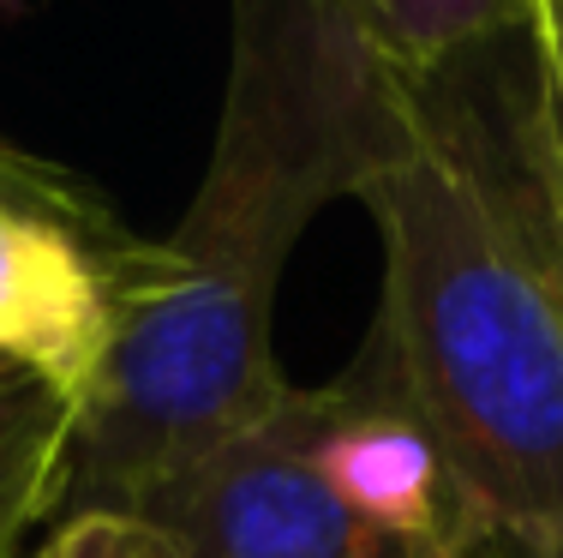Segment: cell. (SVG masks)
Wrapping results in <instances>:
<instances>
[{
  "mask_svg": "<svg viewBox=\"0 0 563 558\" xmlns=\"http://www.w3.org/2000/svg\"><path fill=\"white\" fill-rule=\"evenodd\" d=\"M66 445H73V408H60L55 396H36L0 445V558H24L19 547L36 528H55Z\"/></svg>",
  "mask_w": 563,
  "mask_h": 558,
  "instance_id": "obj_8",
  "label": "cell"
},
{
  "mask_svg": "<svg viewBox=\"0 0 563 558\" xmlns=\"http://www.w3.org/2000/svg\"><path fill=\"white\" fill-rule=\"evenodd\" d=\"M24 558H31V552H24Z\"/></svg>",
  "mask_w": 563,
  "mask_h": 558,
  "instance_id": "obj_13",
  "label": "cell"
},
{
  "mask_svg": "<svg viewBox=\"0 0 563 558\" xmlns=\"http://www.w3.org/2000/svg\"><path fill=\"white\" fill-rule=\"evenodd\" d=\"M528 31L545 43H563V0H528Z\"/></svg>",
  "mask_w": 563,
  "mask_h": 558,
  "instance_id": "obj_12",
  "label": "cell"
},
{
  "mask_svg": "<svg viewBox=\"0 0 563 558\" xmlns=\"http://www.w3.org/2000/svg\"><path fill=\"white\" fill-rule=\"evenodd\" d=\"M0 205H31V210H55V217H73V222H120L114 205L97 193L90 180L66 175L60 163H48V156L24 151V144H12L7 132H0Z\"/></svg>",
  "mask_w": 563,
  "mask_h": 558,
  "instance_id": "obj_9",
  "label": "cell"
},
{
  "mask_svg": "<svg viewBox=\"0 0 563 558\" xmlns=\"http://www.w3.org/2000/svg\"><path fill=\"white\" fill-rule=\"evenodd\" d=\"M342 7L408 78H438L474 48L528 31V0H342Z\"/></svg>",
  "mask_w": 563,
  "mask_h": 558,
  "instance_id": "obj_7",
  "label": "cell"
},
{
  "mask_svg": "<svg viewBox=\"0 0 563 558\" xmlns=\"http://www.w3.org/2000/svg\"><path fill=\"white\" fill-rule=\"evenodd\" d=\"M139 234L126 222H73L55 210L0 205V366L85 408L109 366L120 300L114 264Z\"/></svg>",
  "mask_w": 563,
  "mask_h": 558,
  "instance_id": "obj_4",
  "label": "cell"
},
{
  "mask_svg": "<svg viewBox=\"0 0 563 558\" xmlns=\"http://www.w3.org/2000/svg\"><path fill=\"white\" fill-rule=\"evenodd\" d=\"M336 403V379L294 384L264 420L156 486L139 516H151L180 558H444L372 528L336 499L318 469V438Z\"/></svg>",
  "mask_w": 563,
  "mask_h": 558,
  "instance_id": "obj_3",
  "label": "cell"
},
{
  "mask_svg": "<svg viewBox=\"0 0 563 558\" xmlns=\"http://www.w3.org/2000/svg\"><path fill=\"white\" fill-rule=\"evenodd\" d=\"M432 85L455 102L479 163L492 168L498 193L509 198L533 264L563 313V139L552 127V109H545L540 73H533L528 31L462 55Z\"/></svg>",
  "mask_w": 563,
  "mask_h": 558,
  "instance_id": "obj_5",
  "label": "cell"
},
{
  "mask_svg": "<svg viewBox=\"0 0 563 558\" xmlns=\"http://www.w3.org/2000/svg\"><path fill=\"white\" fill-rule=\"evenodd\" d=\"M528 55H533V73H540V90H545V109H552V127L563 139V43H545V36L528 31Z\"/></svg>",
  "mask_w": 563,
  "mask_h": 558,
  "instance_id": "obj_11",
  "label": "cell"
},
{
  "mask_svg": "<svg viewBox=\"0 0 563 558\" xmlns=\"http://www.w3.org/2000/svg\"><path fill=\"white\" fill-rule=\"evenodd\" d=\"M384 295L354 354L444 469V558H563V313L462 114L420 78V132L354 198Z\"/></svg>",
  "mask_w": 563,
  "mask_h": 558,
  "instance_id": "obj_2",
  "label": "cell"
},
{
  "mask_svg": "<svg viewBox=\"0 0 563 558\" xmlns=\"http://www.w3.org/2000/svg\"><path fill=\"white\" fill-rule=\"evenodd\" d=\"M413 132L420 78L342 0H228L205 180L168 234H139L114 264L120 330L73 415L55 523L139 511L294 391L271 342L282 271L306 222L390 175Z\"/></svg>",
  "mask_w": 563,
  "mask_h": 558,
  "instance_id": "obj_1",
  "label": "cell"
},
{
  "mask_svg": "<svg viewBox=\"0 0 563 558\" xmlns=\"http://www.w3.org/2000/svg\"><path fill=\"white\" fill-rule=\"evenodd\" d=\"M31 558H180V547L139 511H85L48 528Z\"/></svg>",
  "mask_w": 563,
  "mask_h": 558,
  "instance_id": "obj_10",
  "label": "cell"
},
{
  "mask_svg": "<svg viewBox=\"0 0 563 558\" xmlns=\"http://www.w3.org/2000/svg\"><path fill=\"white\" fill-rule=\"evenodd\" d=\"M342 403L318 438V469L336 499L372 528L408 540V547L444 552L450 511H444V469L426 427L372 379L360 361L342 372Z\"/></svg>",
  "mask_w": 563,
  "mask_h": 558,
  "instance_id": "obj_6",
  "label": "cell"
}]
</instances>
